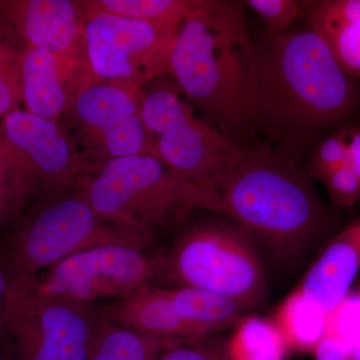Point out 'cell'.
Here are the masks:
<instances>
[{
    "mask_svg": "<svg viewBox=\"0 0 360 360\" xmlns=\"http://www.w3.org/2000/svg\"><path fill=\"white\" fill-rule=\"evenodd\" d=\"M359 270L360 217L329 241L298 288L330 315L349 295Z\"/></svg>",
    "mask_w": 360,
    "mask_h": 360,
    "instance_id": "obj_16",
    "label": "cell"
},
{
    "mask_svg": "<svg viewBox=\"0 0 360 360\" xmlns=\"http://www.w3.org/2000/svg\"><path fill=\"white\" fill-rule=\"evenodd\" d=\"M142 116L153 155L219 202L214 196L215 186L224 172L241 158L245 148L198 117L172 77L148 91L143 90Z\"/></svg>",
    "mask_w": 360,
    "mask_h": 360,
    "instance_id": "obj_5",
    "label": "cell"
},
{
    "mask_svg": "<svg viewBox=\"0 0 360 360\" xmlns=\"http://www.w3.org/2000/svg\"><path fill=\"white\" fill-rule=\"evenodd\" d=\"M255 47V130L271 141L300 148L354 110V78L309 25L269 34Z\"/></svg>",
    "mask_w": 360,
    "mask_h": 360,
    "instance_id": "obj_1",
    "label": "cell"
},
{
    "mask_svg": "<svg viewBox=\"0 0 360 360\" xmlns=\"http://www.w3.org/2000/svg\"><path fill=\"white\" fill-rule=\"evenodd\" d=\"M92 82L84 63L26 46L22 58L23 105L44 120H59Z\"/></svg>",
    "mask_w": 360,
    "mask_h": 360,
    "instance_id": "obj_14",
    "label": "cell"
},
{
    "mask_svg": "<svg viewBox=\"0 0 360 360\" xmlns=\"http://www.w3.org/2000/svg\"><path fill=\"white\" fill-rule=\"evenodd\" d=\"M331 201L340 208L354 205L360 198V180L347 165L321 180Z\"/></svg>",
    "mask_w": 360,
    "mask_h": 360,
    "instance_id": "obj_28",
    "label": "cell"
},
{
    "mask_svg": "<svg viewBox=\"0 0 360 360\" xmlns=\"http://www.w3.org/2000/svg\"><path fill=\"white\" fill-rule=\"evenodd\" d=\"M87 14L103 13L136 20L180 26L198 0H89Z\"/></svg>",
    "mask_w": 360,
    "mask_h": 360,
    "instance_id": "obj_22",
    "label": "cell"
},
{
    "mask_svg": "<svg viewBox=\"0 0 360 360\" xmlns=\"http://www.w3.org/2000/svg\"><path fill=\"white\" fill-rule=\"evenodd\" d=\"M179 314L206 335L234 328L248 309L229 296L191 286L167 288Z\"/></svg>",
    "mask_w": 360,
    "mask_h": 360,
    "instance_id": "obj_18",
    "label": "cell"
},
{
    "mask_svg": "<svg viewBox=\"0 0 360 360\" xmlns=\"http://www.w3.org/2000/svg\"><path fill=\"white\" fill-rule=\"evenodd\" d=\"M245 4L262 18L269 34L288 32L302 11V4L295 0H248Z\"/></svg>",
    "mask_w": 360,
    "mask_h": 360,
    "instance_id": "obj_25",
    "label": "cell"
},
{
    "mask_svg": "<svg viewBox=\"0 0 360 360\" xmlns=\"http://www.w3.org/2000/svg\"><path fill=\"white\" fill-rule=\"evenodd\" d=\"M77 193L101 217L149 236L181 221L194 208L221 213L217 200L153 155L106 161L82 180Z\"/></svg>",
    "mask_w": 360,
    "mask_h": 360,
    "instance_id": "obj_4",
    "label": "cell"
},
{
    "mask_svg": "<svg viewBox=\"0 0 360 360\" xmlns=\"http://www.w3.org/2000/svg\"><path fill=\"white\" fill-rule=\"evenodd\" d=\"M143 90L92 80L58 120L92 172L113 158L153 155L142 116Z\"/></svg>",
    "mask_w": 360,
    "mask_h": 360,
    "instance_id": "obj_10",
    "label": "cell"
},
{
    "mask_svg": "<svg viewBox=\"0 0 360 360\" xmlns=\"http://www.w3.org/2000/svg\"><path fill=\"white\" fill-rule=\"evenodd\" d=\"M309 25L329 47L341 68L360 78V0L312 2Z\"/></svg>",
    "mask_w": 360,
    "mask_h": 360,
    "instance_id": "obj_17",
    "label": "cell"
},
{
    "mask_svg": "<svg viewBox=\"0 0 360 360\" xmlns=\"http://www.w3.org/2000/svg\"><path fill=\"white\" fill-rule=\"evenodd\" d=\"M0 18L25 46L35 47L86 65L84 1L0 0Z\"/></svg>",
    "mask_w": 360,
    "mask_h": 360,
    "instance_id": "obj_13",
    "label": "cell"
},
{
    "mask_svg": "<svg viewBox=\"0 0 360 360\" xmlns=\"http://www.w3.org/2000/svg\"><path fill=\"white\" fill-rule=\"evenodd\" d=\"M101 311L113 323L148 338L177 343L208 338L179 314L167 288L141 286Z\"/></svg>",
    "mask_w": 360,
    "mask_h": 360,
    "instance_id": "obj_15",
    "label": "cell"
},
{
    "mask_svg": "<svg viewBox=\"0 0 360 360\" xmlns=\"http://www.w3.org/2000/svg\"><path fill=\"white\" fill-rule=\"evenodd\" d=\"M160 278L229 296L246 309L266 300L264 269L248 234L220 224H201L179 236L161 257Z\"/></svg>",
    "mask_w": 360,
    "mask_h": 360,
    "instance_id": "obj_6",
    "label": "cell"
},
{
    "mask_svg": "<svg viewBox=\"0 0 360 360\" xmlns=\"http://www.w3.org/2000/svg\"><path fill=\"white\" fill-rule=\"evenodd\" d=\"M26 198L0 136V225L20 212Z\"/></svg>",
    "mask_w": 360,
    "mask_h": 360,
    "instance_id": "obj_24",
    "label": "cell"
},
{
    "mask_svg": "<svg viewBox=\"0 0 360 360\" xmlns=\"http://www.w3.org/2000/svg\"><path fill=\"white\" fill-rule=\"evenodd\" d=\"M161 257L125 245L97 246L80 251L30 279L44 297L80 303L122 298L160 278Z\"/></svg>",
    "mask_w": 360,
    "mask_h": 360,
    "instance_id": "obj_11",
    "label": "cell"
},
{
    "mask_svg": "<svg viewBox=\"0 0 360 360\" xmlns=\"http://www.w3.org/2000/svg\"><path fill=\"white\" fill-rule=\"evenodd\" d=\"M347 165V149L340 130L324 139L311 158V174L321 180L331 172Z\"/></svg>",
    "mask_w": 360,
    "mask_h": 360,
    "instance_id": "obj_26",
    "label": "cell"
},
{
    "mask_svg": "<svg viewBox=\"0 0 360 360\" xmlns=\"http://www.w3.org/2000/svg\"><path fill=\"white\" fill-rule=\"evenodd\" d=\"M312 354L314 360H350L349 349L340 341L328 335L322 338Z\"/></svg>",
    "mask_w": 360,
    "mask_h": 360,
    "instance_id": "obj_29",
    "label": "cell"
},
{
    "mask_svg": "<svg viewBox=\"0 0 360 360\" xmlns=\"http://www.w3.org/2000/svg\"><path fill=\"white\" fill-rule=\"evenodd\" d=\"M231 360H288L292 352L274 319L245 315L226 340Z\"/></svg>",
    "mask_w": 360,
    "mask_h": 360,
    "instance_id": "obj_21",
    "label": "cell"
},
{
    "mask_svg": "<svg viewBox=\"0 0 360 360\" xmlns=\"http://www.w3.org/2000/svg\"><path fill=\"white\" fill-rule=\"evenodd\" d=\"M99 315L89 303L37 295L30 279H9L2 335L13 360H87Z\"/></svg>",
    "mask_w": 360,
    "mask_h": 360,
    "instance_id": "obj_8",
    "label": "cell"
},
{
    "mask_svg": "<svg viewBox=\"0 0 360 360\" xmlns=\"http://www.w3.org/2000/svg\"><path fill=\"white\" fill-rule=\"evenodd\" d=\"M169 75L208 122L245 148L257 131L255 47L243 4L198 0L179 26Z\"/></svg>",
    "mask_w": 360,
    "mask_h": 360,
    "instance_id": "obj_2",
    "label": "cell"
},
{
    "mask_svg": "<svg viewBox=\"0 0 360 360\" xmlns=\"http://www.w3.org/2000/svg\"><path fill=\"white\" fill-rule=\"evenodd\" d=\"M272 319L292 352L312 354L326 335L329 315L297 288L279 304Z\"/></svg>",
    "mask_w": 360,
    "mask_h": 360,
    "instance_id": "obj_19",
    "label": "cell"
},
{
    "mask_svg": "<svg viewBox=\"0 0 360 360\" xmlns=\"http://www.w3.org/2000/svg\"><path fill=\"white\" fill-rule=\"evenodd\" d=\"M156 360H231L226 341L208 336L191 342L179 343L168 348Z\"/></svg>",
    "mask_w": 360,
    "mask_h": 360,
    "instance_id": "obj_27",
    "label": "cell"
},
{
    "mask_svg": "<svg viewBox=\"0 0 360 360\" xmlns=\"http://www.w3.org/2000/svg\"><path fill=\"white\" fill-rule=\"evenodd\" d=\"M177 342L134 333L99 315L87 360H156Z\"/></svg>",
    "mask_w": 360,
    "mask_h": 360,
    "instance_id": "obj_20",
    "label": "cell"
},
{
    "mask_svg": "<svg viewBox=\"0 0 360 360\" xmlns=\"http://www.w3.org/2000/svg\"><path fill=\"white\" fill-rule=\"evenodd\" d=\"M347 149V167L360 180V127L340 129Z\"/></svg>",
    "mask_w": 360,
    "mask_h": 360,
    "instance_id": "obj_30",
    "label": "cell"
},
{
    "mask_svg": "<svg viewBox=\"0 0 360 360\" xmlns=\"http://www.w3.org/2000/svg\"><path fill=\"white\" fill-rule=\"evenodd\" d=\"M153 238L101 217L77 193L59 196L30 215L14 234L9 279L33 278L61 260L97 246L146 250Z\"/></svg>",
    "mask_w": 360,
    "mask_h": 360,
    "instance_id": "obj_7",
    "label": "cell"
},
{
    "mask_svg": "<svg viewBox=\"0 0 360 360\" xmlns=\"http://www.w3.org/2000/svg\"><path fill=\"white\" fill-rule=\"evenodd\" d=\"M0 136L27 198L34 189L56 198L77 191L92 172L58 120L21 108L0 120Z\"/></svg>",
    "mask_w": 360,
    "mask_h": 360,
    "instance_id": "obj_12",
    "label": "cell"
},
{
    "mask_svg": "<svg viewBox=\"0 0 360 360\" xmlns=\"http://www.w3.org/2000/svg\"><path fill=\"white\" fill-rule=\"evenodd\" d=\"M214 196L221 213L281 258L304 250L326 222L309 177L288 155L266 146H245L220 177Z\"/></svg>",
    "mask_w": 360,
    "mask_h": 360,
    "instance_id": "obj_3",
    "label": "cell"
},
{
    "mask_svg": "<svg viewBox=\"0 0 360 360\" xmlns=\"http://www.w3.org/2000/svg\"><path fill=\"white\" fill-rule=\"evenodd\" d=\"M350 360H360V331L350 347Z\"/></svg>",
    "mask_w": 360,
    "mask_h": 360,
    "instance_id": "obj_32",
    "label": "cell"
},
{
    "mask_svg": "<svg viewBox=\"0 0 360 360\" xmlns=\"http://www.w3.org/2000/svg\"><path fill=\"white\" fill-rule=\"evenodd\" d=\"M9 277H6L0 269V335L4 328V312H6L7 293H8Z\"/></svg>",
    "mask_w": 360,
    "mask_h": 360,
    "instance_id": "obj_31",
    "label": "cell"
},
{
    "mask_svg": "<svg viewBox=\"0 0 360 360\" xmlns=\"http://www.w3.org/2000/svg\"><path fill=\"white\" fill-rule=\"evenodd\" d=\"M25 44L0 18V120L23 105L22 58Z\"/></svg>",
    "mask_w": 360,
    "mask_h": 360,
    "instance_id": "obj_23",
    "label": "cell"
},
{
    "mask_svg": "<svg viewBox=\"0 0 360 360\" xmlns=\"http://www.w3.org/2000/svg\"><path fill=\"white\" fill-rule=\"evenodd\" d=\"M0 360H2L1 359H0Z\"/></svg>",
    "mask_w": 360,
    "mask_h": 360,
    "instance_id": "obj_33",
    "label": "cell"
},
{
    "mask_svg": "<svg viewBox=\"0 0 360 360\" xmlns=\"http://www.w3.org/2000/svg\"><path fill=\"white\" fill-rule=\"evenodd\" d=\"M179 28L115 14H87L85 58L92 80L144 89L169 75Z\"/></svg>",
    "mask_w": 360,
    "mask_h": 360,
    "instance_id": "obj_9",
    "label": "cell"
}]
</instances>
